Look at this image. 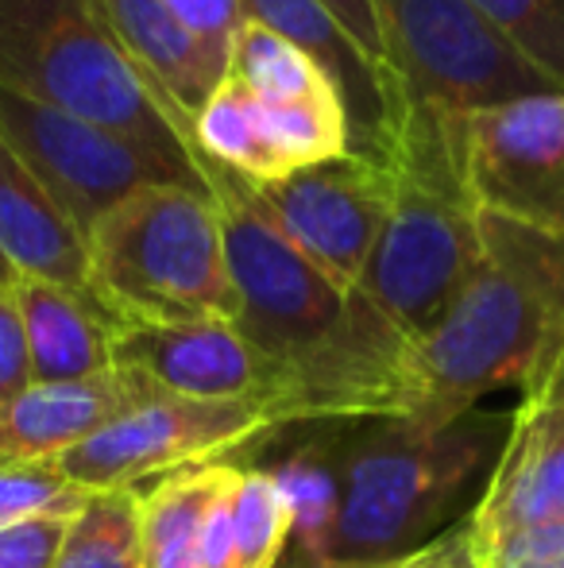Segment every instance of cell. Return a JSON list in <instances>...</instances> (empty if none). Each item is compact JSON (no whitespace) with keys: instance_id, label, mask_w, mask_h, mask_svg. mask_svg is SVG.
Returning a JSON list of instances; mask_svg holds the SVG:
<instances>
[{"instance_id":"obj_1","label":"cell","mask_w":564,"mask_h":568,"mask_svg":"<svg viewBox=\"0 0 564 568\" xmlns=\"http://www.w3.org/2000/svg\"><path fill=\"white\" fill-rule=\"evenodd\" d=\"M225 232L236 333L290 375L301 418H383L425 403L414 344L360 291L332 283L252 202L244 179L205 166Z\"/></svg>"},{"instance_id":"obj_2","label":"cell","mask_w":564,"mask_h":568,"mask_svg":"<svg viewBox=\"0 0 564 568\" xmlns=\"http://www.w3.org/2000/svg\"><path fill=\"white\" fill-rule=\"evenodd\" d=\"M519 406L410 410L337 434L340 499L325 561L422 554L475 515L511 445Z\"/></svg>"},{"instance_id":"obj_3","label":"cell","mask_w":564,"mask_h":568,"mask_svg":"<svg viewBox=\"0 0 564 568\" xmlns=\"http://www.w3.org/2000/svg\"><path fill=\"white\" fill-rule=\"evenodd\" d=\"M564 367V236L480 210V260L437 329L414 344L425 403L468 410L542 398Z\"/></svg>"},{"instance_id":"obj_4","label":"cell","mask_w":564,"mask_h":568,"mask_svg":"<svg viewBox=\"0 0 564 568\" xmlns=\"http://www.w3.org/2000/svg\"><path fill=\"white\" fill-rule=\"evenodd\" d=\"M0 85L121 135L166 186L213 194L189 124L132 67L98 0H0Z\"/></svg>"},{"instance_id":"obj_5","label":"cell","mask_w":564,"mask_h":568,"mask_svg":"<svg viewBox=\"0 0 564 568\" xmlns=\"http://www.w3.org/2000/svg\"><path fill=\"white\" fill-rule=\"evenodd\" d=\"M391 166V217L356 291L418 344L449 314L480 260V205L460 163V113L402 109Z\"/></svg>"},{"instance_id":"obj_6","label":"cell","mask_w":564,"mask_h":568,"mask_svg":"<svg viewBox=\"0 0 564 568\" xmlns=\"http://www.w3.org/2000/svg\"><path fill=\"white\" fill-rule=\"evenodd\" d=\"M90 291L109 317L129 325L236 322L225 232L213 194L143 186L85 236Z\"/></svg>"},{"instance_id":"obj_7","label":"cell","mask_w":564,"mask_h":568,"mask_svg":"<svg viewBox=\"0 0 564 568\" xmlns=\"http://www.w3.org/2000/svg\"><path fill=\"white\" fill-rule=\"evenodd\" d=\"M371 12L402 109L475 113L557 90L472 0H371Z\"/></svg>"},{"instance_id":"obj_8","label":"cell","mask_w":564,"mask_h":568,"mask_svg":"<svg viewBox=\"0 0 564 568\" xmlns=\"http://www.w3.org/2000/svg\"><path fill=\"white\" fill-rule=\"evenodd\" d=\"M140 387V403L124 418H116L78 449L54 456L47 468L85 491H121L136 487L140 479L205 464L209 456L283 426L271 406L252 398L202 403V398L166 395L143 379Z\"/></svg>"},{"instance_id":"obj_9","label":"cell","mask_w":564,"mask_h":568,"mask_svg":"<svg viewBox=\"0 0 564 568\" xmlns=\"http://www.w3.org/2000/svg\"><path fill=\"white\" fill-rule=\"evenodd\" d=\"M248 190L301 255H309L332 283L356 291L391 217L394 166L391 159L345 151Z\"/></svg>"},{"instance_id":"obj_10","label":"cell","mask_w":564,"mask_h":568,"mask_svg":"<svg viewBox=\"0 0 564 568\" xmlns=\"http://www.w3.org/2000/svg\"><path fill=\"white\" fill-rule=\"evenodd\" d=\"M460 163L483 213L564 236V90L460 113Z\"/></svg>"},{"instance_id":"obj_11","label":"cell","mask_w":564,"mask_h":568,"mask_svg":"<svg viewBox=\"0 0 564 568\" xmlns=\"http://www.w3.org/2000/svg\"><path fill=\"white\" fill-rule=\"evenodd\" d=\"M0 135L82 240L129 194L155 182L166 186L121 135L4 85H0Z\"/></svg>"},{"instance_id":"obj_12","label":"cell","mask_w":564,"mask_h":568,"mask_svg":"<svg viewBox=\"0 0 564 568\" xmlns=\"http://www.w3.org/2000/svg\"><path fill=\"white\" fill-rule=\"evenodd\" d=\"M113 367L158 387L166 395L228 403L252 398L279 414V422H298L290 375L252 348L233 322L194 325H129L113 333Z\"/></svg>"},{"instance_id":"obj_13","label":"cell","mask_w":564,"mask_h":568,"mask_svg":"<svg viewBox=\"0 0 564 568\" xmlns=\"http://www.w3.org/2000/svg\"><path fill=\"white\" fill-rule=\"evenodd\" d=\"M240 8L244 20L264 23L298 43L332 78L345 101L356 155L391 159L394 135H399V101L387 90L379 70L360 54V47L340 31L329 8L321 0H240Z\"/></svg>"},{"instance_id":"obj_14","label":"cell","mask_w":564,"mask_h":568,"mask_svg":"<svg viewBox=\"0 0 564 568\" xmlns=\"http://www.w3.org/2000/svg\"><path fill=\"white\" fill-rule=\"evenodd\" d=\"M526 526H564V395L557 387L519 406L495 479L468 518L472 541Z\"/></svg>"},{"instance_id":"obj_15","label":"cell","mask_w":564,"mask_h":568,"mask_svg":"<svg viewBox=\"0 0 564 568\" xmlns=\"http://www.w3.org/2000/svg\"><path fill=\"white\" fill-rule=\"evenodd\" d=\"M140 395L136 375L116 367L82 383H31L23 395L0 406V468L51 464L124 418Z\"/></svg>"},{"instance_id":"obj_16","label":"cell","mask_w":564,"mask_h":568,"mask_svg":"<svg viewBox=\"0 0 564 568\" xmlns=\"http://www.w3.org/2000/svg\"><path fill=\"white\" fill-rule=\"evenodd\" d=\"M98 4L132 67L194 132V113L225 82V62L182 28L166 0H98Z\"/></svg>"},{"instance_id":"obj_17","label":"cell","mask_w":564,"mask_h":568,"mask_svg":"<svg viewBox=\"0 0 564 568\" xmlns=\"http://www.w3.org/2000/svg\"><path fill=\"white\" fill-rule=\"evenodd\" d=\"M12 294L28 341L31 383H82L113 372V333L121 322L98 302L43 278H20Z\"/></svg>"},{"instance_id":"obj_18","label":"cell","mask_w":564,"mask_h":568,"mask_svg":"<svg viewBox=\"0 0 564 568\" xmlns=\"http://www.w3.org/2000/svg\"><path fill=\"white\" fill-rule=\"evenodd\" d=\"M0 252L20 271V278H43L93 298L85 240L62 217V210L20 163V155L8 148L4 135H0Z\"/></svg>"},{"instance_id":"obj_19","label":"cell","mask_w":564,"mask_h":568,"mask_svg":"<svg viewBox=\"0 0 564 568\" xmlns=\"http://www.w3.org/2000/svg\"><path fill=\"white\" fill-rule=\"evenodd\" d=\"M225 464H189L140 495V568H202V526Z\"/></svg>"},{"instance_id":"obj_20","label":"cell","mask_w":564,"mask_h":568,"mask_svg":"<svg viewBox=\"0 0 564 568\" xmlns=\"http://www.w3.org/2000/svg\"><path fill=\"white\" fill-rule=\"evenodd\" d=\"M225 78H233L236 85H244L259 101H298L337 90L332 78L298 43L252 20L240 23L233 47H228Z\"/></svg>"},{"instance_id":"obj_21","label":"cell","mask_w":564,"mask_h":568,"mask_svg":"<svg viewBox=\"0 0 564 568\" xmlns=\"http://www.w3.org/2000/svg\"><path fill=\"white\" fill-rule=\"evenodd\" d=\"M51 568H140V495L93 491V499L66 523Z\"/></svg>"},{"instance_id":"obj_22","label":"cell","mask_w":564,"mask_h":568,"mask_svg":"<svg viewBox=\"0 0 564 568\" xmlns=\"http://www.w3.org/2000/svg\"><path fill=\"white\" fill-rule=\"evenodd\" d=\"M228 518H233V568H279L290 546L294 515L283 487L264 468H236Z\"/></svg>"},{"instance_id":"obj_23","label":"cell","mask_w":564,"mask_h":568,"mask_svg":"<svg viewBox=\"0 0 564 568\" xmlns=\"http://www.w3.org/2000/svg\"><path fill=\"white\" fill-rule=\"evenodd\" d=\"M557 90H564V0H472Z\"/></svg>"},{"instance_id":"obj_24","label":"cell","mask_w":564,"mask_h":568,"mask_svg":"<svg viewBox=\"0 0 564 568\" xmlns=\"http://www.w3.org/2000/svg\"><path fill=\"white\" fill-rule=\"evenodd\" d=\"M93 491L62 479L47 464H16L0 468V530L28 518H74Z\"/></svg>"},{"instance_id":"obj_25","label":"cell","mask_w":564,"mask_h":568,"mask_svg":"<svg viewBox=\"0 0 564 568\" xmlns=\"http://www.w3.org/2000/svg\"><path fill=\"white\" fill-rule=\"evenodd\" d=\"M472 565L475 568H564V526H526V530L472 541Z\"/></svg>"},{"instance_id":"obj_26","label":"cell","mask_w":564,"mask_h":568,"mask_svg":"<svg viewBox=\"0 0 564 568\" xmlns=\"http://www.w3.org/2000/svg\"><path fill=\"white\" fill-rule=\"evenodd\" d=\"M174 16L182 20V28L197 39L209 54H217L228 67V47H233L236 31L244 23L240 0H166Z\"/></svg>"},{"instance_id":"obj_27","label":"cell","mask_w":564,"mask_h":568,"mask_svg":"<svg viewBox=\"0 0 564 568\" xmlns=\"http://www.w3.org/2000/svg\"><path fill=\"white\" fill-rule=\"evenodd\" d=\"M70 518H28L0 530V568H51Z\"/></svg>"},{"instance_id":"obj_28","label":"cell","mask_w":564,"mask_h":568,"mask_svg":"<svg viewBox=\"0 0 564 568\" xmlns=\"http://www.w3.org/2000/svg\"><path fill=\"white\" fill-rule=\"evenodd\" d=\"M31 387V359L23 341L20 306L12 291H0V406H8L16 395Z\"/></svg>"},{"instance_id":"obj_29","label":"cell","mask_w":564,"mask_h":568,"mask_svg":"<svg viewBox=\"0 0 564 568\" xmlns=\"http://www.w3.org/2000/svg\"><path fill=\"white\" fill-rule=\"evenodd\" d=\"M321 4L329 8V16L340 23V31L360 47V54L379 70V78L387 82V90H391L394 101H399L394 78H391V70H387L383 39H379V23H376V12H371V0H321ZM399 116H402V101H399Z\"/></svg>"},{"instance_id":"obj_30","label":"cell","mask_w":564,"mask_h":568,"mask_svg":"<svg viewBox=\"0 0 564 568\" xmlns=\"http://www.w3.org/2000/svg\"><path fill=\"white\" fill-rule=\"evenodd\" d=\"M464 538V523L457 530H449L441 541H433L422 554H410V557H387V561H321V565H286V568H441L449 561V554L460 546Z\"/></svg>"},{"instance_id":"obj_31","label":"cell","mask_w":564,"mask_h":568,"mask_svg":"<svg viewBox=\"0 0 564 568\" xmlns=\"http://www.w3.org/2000/svg\"><path fill=\"white\" fill-rule=\"evenodd\" d=\"M441 568H475L472 565V538H468V523H464V538H460V546L449 554V561H444Z\"/></svg>"},{"instance_id":"obj_32","label":"cell","mask_w":564,"mask_h":568,"mask_svg":"<svg viewBox=\"0 0 564 568\" xmlns=\"http://www.w3.org/2000/svg\"><path fill=\"white\" fill-rule=\"evenodd\" d=\"M20 283V271L8 263V255L0 252V291H12V286Z\"/></svg>"},{"instance_id":"obj_33","label":"cell","mask_w":564,"mask_h":568,"mask_svg":"<svg viewBox=\"0 0 564 568\" xmlns=\"http://www.w3.org/2000/svg\"><path fill=\"white\" fill-rule=\"evenodd\" d=\"M553 387H557L561 395H564V367H561V372H557V379H553Z\"/></svg>"}]
</instances>
